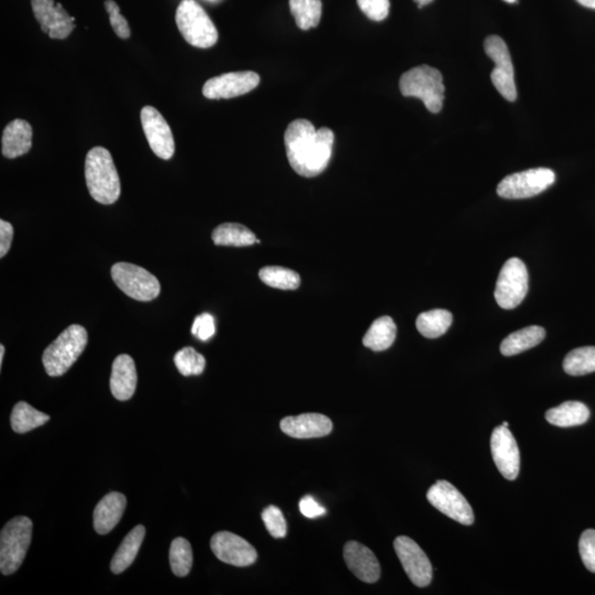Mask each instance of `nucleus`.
<instances>
[{
    "instance_id": "obj_1",
    "label": "nucleus",
    "mask_w": 595,
    "mask_h": 595,
    "mask_svg": "<svg viewBox=\"0 0 595 595\" xmlns=\"http://www.w3.org/2000/svg\"><path fill=\"white\" fill-rule=\"evenodd\" d=\"M333 143L331 129H317L306 119L294 120L285 133L287 158L291 168L306 178H314L327 169Z\"/></svg>"
},
{
    "instance_id": "obj_2",
    "label": "nucleus",
    "mask_w": 595,
    "mask_h": 595,
    "mask_svg": "<svg viewBox=\"0 0 595 595\" xmlns=\"http://www.w3.org/2000/svg\"><path fill=\"white\" fill-rule=\"evenodd\" d=\"M86 179L88 192L96 202L110 206L120 197V180L113 157L104 147H94L87 152Z\"/></svg>"
},
{
    "instance_id": "obj_3",
    "label": "nucleus",
    "mask_w": 595,
    "mask_h": 595,
    "mask_svg": "<svg viewBox=\"0 0 595 595\" xmlns=\"http://www.w3.org/2000/svg\"><path fill=\"white\" fill-rule=\"evenodd\" d=\"M88 337L86 328L72 324L45 348L43 363L46 374L58 378L67 373L85 352Z\"/></svg>"
},
{
    "instance_id": "obj_4",
    "label": "nucleus",
    "mask_w": 595,
    "mask_h": 595,
    "mask_svg": "<svg viewBox=\"0 0 595 595\" xmlns=\"http://www.w3.org/2000/svg\"><path fill=\"white\" fill-rule=\"evenodd\" d=\"M399 88L406 97H418L424 102L427 110L438 114L443 110L444 86L443 74L429 65L409 69L399 80Z\"/></svg>"
},
{
    "instance_id": "obj_5",
    "label": "nucleus",
    "mask_w": 595,
    "mask_h": 595,
    "mask_svg": "<svg viewBox=\"0 0 595 595\" xmlns=\"http://www.w3.org/2000/svg\"><path fill=\"white\" fill-rule=\"evenodd\" d=\"M180 34L195 48L208 49L216 45L218 32L211 18L195 0H183L175 12Z\"/></svg>"
},
{
    "instance_id": "obj_6",
    "label": "nucleus",
    "mask_w": 595,
    "mask_h": 595,
    "mask_svg": "<svg viewBox=\"0 0 595 595\" xmlns=\"http://www.w3.org/2000/svg\"><path fill=\"white\" fill-rule=\"evenodd\" d=\"M32 522L25 516L12 518L0 534V570L4 575L20 568L31 543Z\"/></svg>"
},
{
    "instance_id": "obj_7",
    "label": "nucleus",
    "mask_w": 595,
    "mask_h": 595,
    "mask_svg": "<svg viewBox=\"0 0 595 595\" xmlns=\"http://www.w3.org/2000/svg\"><path fill=\"white\" fill-rule=\"evenodd\" d=\"M116 286L132 299L151 301L160 294L158 279L145 268L129 263H118L111 267Z\"/></svg>"
},
{
    "instance_id": "obj_8",
    "label": "nucleus",
    "mask_w": 595,
    "mask_h": 595,
    "mask_svg": "<svg viewBox=\"0 0 595 595\" xmlns=\"http://www.w3.org/2000/svg\"><path fill=\"white\" fill-rule=\"evenodd\" d=\"M528 292L526 265L519 258H510L501 269L495 288V299L501 308L515 309L522 304Z\"/></svg>"
},
{
    "instance_id": "obj_9",
    "label": "nucleus",
    "mask_w": 595,
    "mask_h": 595,
    "mask_svg": "<svg viewBox=\"0 0 595 595\" xmlns=\"http://www.w3.org/2000/svg\"><path fill=\"white\" fill-rule=\"evenodd\" d=\"M555 181L556 175L551 169H529L506 176L497 187V194L508 200L533 198L546 192Z\"/></svg>"
},
{
    "instance_id": "obj_10",
    "label": "nucleus",
    "mask_w": 595,
    "mask_h": 595,
    "mask_svg": "<svg viewBox=\"0 0 595 595\" xmlns=\"http://www.w3.org/2000/svg\"><path fill=\"white\" fill-rule=\"evenodd\" d=\"M485 53L495 63L491 73V80L500 94L509 102L518 99V88L515 85L513 62L505 41L499 36L487 37L485 43Z\"/></svg>"
},
{
    "instance_id": "obj_11",
    "label": "nucleus",
    "mask_w": 595,
    "mask_h": 595,
    "mask_svg": "<svg viewBox=\"0 0 595 595\" xmlns=\"http://www.w3.org/2000/svg\"><path fill=\"white\" fill-rule=\"evenodd\" d=\"M427 499L441 513L466 526L474 523L471 505L451 483L441 480L432 485L427 493Z\"/></svg>"
},
{
    "instance_id": "obj_12",
    "label": "nucleus",
    "mask_w": 595,
    "mask_h": 595,
    "mask_svg": "<svg viewBox=\"0 0 595 595\" xmlns=\"http://www.w3.org/2000/svg\"><path fill=\"white\" fill-rule=\"evenodd\" d=\"M394 548L412 583L420 588L429 585L432 580V566L420 545L412 538L399 536L395 539Z\"/></svg>"
},
{
    "instance_id": "obj_13",
    "label": "nucleus",
    "mask_w": 595,
    "mask_h": 595,
    "mask_svg": "<svg viewBox=\"0 0 595 595\" xmlns=\"http://www.w3.org/2000/svg\"><path fill=\"white\" fill-rule=\"evenodd\" d=\"M259 83L258 74L252 71L225 73L207 81L202 93L210 100L233 99L248 94Z\"/></svg>"
},
{
    "instance_id": "obj_14",
    "label": "nucleus",
    "mask_w": 595,
    "mask_h": 595,
    "mask_svg": "<svg viewBox=\"0 0 595 595\" xmlns=\"http://www.w3.org/2000/svg\"><path fill=\"white\" fill-rule=\"evenodd\" d=\"M141 120L153 153L161 159H171L175 151V139L164 116L155 107L145 106L141 111Z\"/></svg>"
},
{
    "instance_id": "obj_15",
    "label": "nucleus",
    "mask_w": 595,
    "mask_h": 595,
    "mask_svg": "<svg viewBox=\"0 0 595 595\" xmlns=\"http://www.w3.org/2000/svg\"><path fill=\"white\" fill-rule=\"evenodd\" d=\"M31 6L41 29L51 39L63 40L72 34L76 20L61 4H55L54 0H31Z\"/></svg>"
},
{
    "instance_id": "obj_16",
    "label": "nucleus",
    "mask_w": 595,
    "mask_h": 595,
    "mask_svg": "<svg viewBox=\"0 0 595 595\" xmlns=\"http://www.w3.org/2000/svg\"><path fill=\"white\" fill-rule=\"evenodd\" d=\"M491 451L501 476L514 481L519 473L520 454L518 443L508 427L501 425L493 431Z\"/></svg>"
},
{
    "instance_id": "obj_17",
    "label": "nucleus",
    "mask_w": 595,
    "mask_h": 595,
    "mask_svg": "<svg viewBox=\"0 0 595 595\" xmlns=\"http://www.w3.org/2000/svg\"><path fill=\"white\" fill-rule=\"evenodd\" d=\"M211 550L217 559L227 565L249 566L257 560V551L244 538L230 532H220L212 537Z\"/></svg>"
},
{
    "instance_id": "obj_18",
    "label": "nucleus",
    "mask_w": 595,
    "mask_h": 595,
    "mask_svg": "<svg viewBox=\"0 0 595 595\" xmlns=\"http://www.w3.org/2000/svg\"><path fill=\"white\" fill-rule=\"evenodd\" d=\"M281 428L283 434L292 438L313 439L331 434L333 424L329 417L321 413H302L283 418Z\"/></svg>"
},
{
    "instance_id": "obj_19",
    "label": "nucleus",
    "mask_w": 595,
    "mask_h": 595,
    "mask_svg": "<svg viewBox=\"0 0 595 595\" xmlns=\"http://www.w3.org/2000/svg\"><path fill=\"white\" fill-rule=\"evenodd\" d=\"M344 560L347 568L366 583H375L380 578L378 558L369 547L357 542H348L344 547Z\"/></svg>"
},
{
    "instance_id": "obj_20",
    "label": "nucleus",
    "mask_w": 595,
    "mask_h": 595,
    "mask_svg": "<svg viewBox=\"0 0 595 595\" xmlns=\"http://www.w3.org/2000/svg\"><path fill=\"white\" fill-rule=\"evenodd\" d=\"M137 371L132 356L122 355L116 357L110 375V390L120 402L128 401L137 387Z\"/></svg>"
},
{
    "instance_id": "obj_21",
    "label": "nucleus",
    "mask_w": 595,
    "mask_h": 595,
    "mask_svg": "<svg viewBox=\"0 0 595 595\" xmlns=\"http://www.w3.org/2000/svg\"><path fill=\"white\" fill-rule=\"evenodd\" d=\"M32 127L25 119H13L4 129L2 138L3 156L8 159L26 155L32 147Z\"/></svg>"
},
{
    "instance_id": "obj_22",
    "label": "nucleus",
    "mask_w": 595,
    "mask_h": 595,
    "mask_svg": "<svg viewBox=\"0 0 595 595\" xmlns=\"http://www.w3.org/2000/svg\"><path fill=\"white\" fill-rule=\"evenodd\" d=\"M127 500L122 493L113 492L100 501L94 510V528L97 534L113 531L126 509Z\"/></svg>"
},
{
    "instance_id": "obj_23",
    "label": "nucleus",
    "mask_w": 595,
    "mask_h": 595,
    "mask_svg": "<svg viewBox=\"0 0 595 595\" xmlns=\"http://www.w3.org/2000/svg\"><path fill=\"white\" fill-rule=\"evenodd\" d=\"M546 337L545 329L532 325L509 334L501 344V353L504 356L518 355L541 344Z\"/></svg>"
},
{
    "instance_id": "obj_24",
    "label": "nucleus",
    "mask_w": 595,
    "mask_h": 595,
    "mask_svg": "<svg viewBox=\"0 0 595 595\" xmlns=\"http://www.w3.org/2000/svg\"><path fill=\"white\" fill-rule=\"evenodd\" d=\"M145 534V527L139 525L125 537L122 545L115 552L113 560L110 562V569L115 575L124 573L132 566L134 560L136 559L139 550H141Z\"/></svg>"
},
{
    "instance_id": "obj_25",
    "label": "nucleus",
    "mask_w": 595,
    "mask_h": 595,
    "mask_svg": "<svg viewBox=\"0 0 595 595\" xmlns=\"http://www.w3.org/2000/svg\"><path fill=\"white\" fill-rule=\"evenodd\" d=\"M589 418V408L579 402H566L546 412L547 421L561 428L583 425Z\"/></svg>"
},
{
    "instance_id": "obj_26",
    "label": "nucleus",
    "mask_w": 595,
    "mask_h": 595,
    "mask_svg": "<svg viewBox=\"0 0 595 595\" xmlns=\"http://www.w3.org/2000/svg\"><path fill=\"white\" fill-rule=\"evenodd\" d=\"M397 328L392 318L385 317L375 320L366 332L363 344L374 352L387 350L396 340Z\"/></svg>"
},
{
    "instance_id": "obj_27",
    "label": "nucleus",
    "mask_w": 595,
    "mask_h": 595,
    "mask_svg": "<svg viewBox=\"0 0 595 595\" xmlns=\"http://www.w3.org/2000/svg\"><path fill=\"white\" fill-rule=\"evenodd\" d=\"M212 240L217 246H234V248L252 246L257 241L253 232L239 223H224L218 225L213 231Z\"/></svg>"
},
{
    "instance_id": "obj_28",
    "label": "nucleus",
    "mask_w": 595,
    "mask_h": 595,
    "mask_svg": "<svg viewBox=\"0 0 595 595\" xmlns=\"http://www.w3.org/2000/svg\"><path fill=\"white\" fill-rule=\"evenodd\" d=\"M452 321V314L450 311L435 309L420 314L416 325L421 336L428 338H436L444 336L448 331Z\"/></svg>"
},
{
    "instance_id": "obj_29",
    "label": "nucleus",
    "mask_w": 595,
    "mask_h": 595,
    "mask_svg": "<svg viewBox=\"0 0 595 595\" xmlns=\"http://www.w3.org/2000/svg\"><path fill=\"white\" fill-rule=\"evenodd\" d=\"M50 420L46 413L37 411L26 402H20L13 407L11 421L12 430L17 434H26L31 430L44 426Z\"/></svg>"
},
{
    "instance_id": "obj_30",
    "label": "nucleus",
    "mask_w": 595,
    "mask_h": 595,
    "mask_svg": "<svg viewBox=\"0 0 595 595\" xmlns=\"http://www.w3.org/2000/svg\"><path fill=\"white\" fill-rule=\"evenodd\" d=\"M290 12L301 30H309L319 25L322 16L321 0H289Z\"/></svg>"
},
{
    "instance_id": "obj_31",
    "label": "nucleus",
    "mask_w": 595,
    "mask_h": 595,
    "mask_svg": "<svg viewBox=\"0 0 595 595\" xmlns=\"http://www.w3.org/2000/svg\"><path fill=\"white\" fill-rule=\"evenodd\" d=\"M564 370L571 376H583L595 371V346L575 348L564 361Z\"/></svg>"
},
{
    "instance_id": "obj_32",
    "label": "nucleus",
    "mask_w": 595,
    "mask_h": 595,
    "mask_svg": "<svg viewBox=\"0 0 595 595\" xmlns=\"http://www.w3.org/2000/svg\"><path fill=\"white\" fill-rule=\"evenodd\" d=\"M259 278L267 286L276 289L296 290L300 286V276L296 272L279 266L260 269Z\"/></svg>"
},
{
    "instance_id": "obj_33",
    "label": "nucleus",
    "mask_w": 595,
    "mask_h": 595,
    "mask_svg": "<svg viewBox=\"0 0 595 595\" xmlns=\"http://www.w3.org/2000/svg\"><path fill=\"white\" fill-rule=\"evenodd\" d=\"M172 573L176 576L188 575L192 568L193 553L192 545L184 538H175L171 543L169 552Z\"/></svg>"
},
{
    "instance_id": "obj_34",
    "label": "nucleus",
    "mask_w": 595,
    "mask_h": 595,
    "mask_svg": "<svg viewBox=\"0 0 595 595\" xmlns=\"http://www.w3.org/2000/svg\"><path fill=\"white\" fill-rule=\"evenodd\" d=\"M175 364L183 376L201 375L206 369V359L193 347H184L175 355Z\"/></svg>"
},
{
    "instance_id": "obj_35",
    "label": "nucleus",
    "mask_w": 595,
    "mask_h": 595,
    "mask_svg": "<svg viewBox=\"0 0 595 595\" xmlns=\"http://www.w3.org/2000/svg\"><path fill=\"white\" fill-rule=\"evenodd\" d=\"M265 526L273 538H283L287 534V523L282 511L271 505L265 509L262 513Z\"/></svg>"
},
{
    "instance_id": "obj_36",
    "label": "nucleus",
    "mask_w": 595,
    "mask_h": 595,
    "mask_svg": "<svg viewBox=\"0 0 595 595\" xmlns=\"http://www.w3.org/2000/svg\"><path fill=\"white\" fill-rule=\"evenodd\" d=\"M104 6L107 13L110 15V21L115 34L120 39L126 40L130 37V28L126 18L120 15V9L114 0H105Z\"/></svg>"
},
{
    "instance_id": "obj_37",
    "label": "nucleus",
    "mask_w": 595,
    "mask_h": 595,
    "mask_svg": "<svg viewBox=\"0 0 595 595\" xmlns=\"http://www.w3.org/2000/svg\"><path fill=\"white\" fill-rule=\"evenodd\" d=\"M579 551L585 568L595 574V531L587 529L581 534L579 542Z\"/></svg>"
},
{
    "instance_id": "obj_38",
    "label": "nucleus",
    "mask_w": 595,
    "mask_h": 595,
    "mask_svg": "<svg viewBox=\"0 0 595 595\" xmlns=\"http://www.w3.org/2000/svg\"><path fill=\"white\" fill-rule=\"evenodd\" d=\"M364 15L373 21H383L389 13V0H357Z\"/></svg>"
},
{
    "instance_id": "obj_39",
    "label": "nucleus",
    "mask_w": 595,
    "mask_h": 595,
    "mask_svg": "<svg viewBox=\"0 0 595 595\" xmlns=\"http://www.w3.org/2000/svg\"><path fill=\"white\" fill-rule=\"evenodd\" d=\"M216 320L210 314H202L195 318L192 332L199 340L208 341L216 334Z\"/></svg>"
},
{
    "instance_id": "obj_40",
    "label": "nucleus",
    "mask_w": 595,
    "mask_h": 595,
    "mask_svg": "<svg viewBox=\"0 0 595 595\" xmlns=\"http://www.w3.org/2000/svg\"><path fill=\"white\" fill-rule=\"evenodd\" d=\"M301 514L308 518H317L325 514V509L321 506L314 497L306 495L300 501Z\"/></svg>"
},
{
    "instance_id": "obj_41",
    "label": "nucleus",
    "mask_w": 595,
    "mask_h": 595,
    "mask_svg": "<svg viewBox=\"0 0 595 595\" xmlns=\"http://www.w3.org/2000/svg\"><path fill=\"white\" fill-rule=\"evenodd\" d=\"M13 239V227L11 223L0 221V257L4 258L11 249Z\"/></svg>"
},
{
    "instance_id": "obj_42",
    "label": "nucleus",
    "mask_w": 595,
    "mask_h": 595,
    "mask_svg": "<svg viewBox=\"0 0 595 595\" xmlns=\"http://www.w3.org/2000/svg\"><path fill=\"white\" fill-rule=\"evenodd\" d=\"M576 2L584 7L595 9V0H576Z\"/></svg>"
},
{
    "instance_id": "obj_43",
    "label": "nucleus",
    "mask_w": 595,
    "mask_h": 595,
    "mask_svg": "<svg viewBox=\"0 0 595 595\" xmlns=\"http://www.w3.org/2000/svg\"><path fill=\"white\" fill-rule=\"evenodd\" d=\"M413 2L418 4V8H422L434 2V0H413Z\"/></svg>"
},
{
    "instance_id": "obj_44",
    "label": "nucleus",
    "mask_w": 595,
    "mask_h": 595,
    "mask_svg": "<svg viewBox=\"0 0 595 595\" xmlns=\"http://www.w3.org/2000/svg\"><path fill=\"white\" fill-rule=\"evenodd\" d=\"M4 355V346L2 344V346H0V366L3 365Z\"/></svg>"
},
{
    "instance_id": "obj_45",
    "label": "nucleus",
    "mask_w": 595,
    "mask_h": 595,
    "mask_svg": "<svg viewBox=\"0 0 595 595\" xmlns=\"http://www.w3.org/2000/svg\"><path fill=\"white\" fill-rule=\"evenodd\" d=\"M504 2L509 3V4H514L518 2V0H504Z\"/></svg>"
},
{
    "instance_id": "obj_46",
    "label": "nucleus",
    "mask_w": 595,
    "mask_h": 595,
    "mask_svg": "<svg viewBox=\"0 0 595 595\" xmlns=\"http://www.w3.org/2000/svg\"><path fill=\"white\" fill-rule=\"evenodd\" d=\"M501 426L509 427V422H506V421H505V422H503V424H501Z\"/></svg>"
}]
</instances>
